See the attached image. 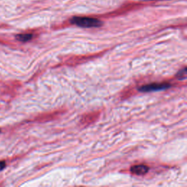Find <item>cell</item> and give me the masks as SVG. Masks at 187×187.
Segmentation results:
<instances>
[{
    "label": "cell",
    "instance_id": "cell-1",
    "mask_svg": "<svg viewBox=\"0 0 187 187\" xmlns=\"http://www.w3.org/2000/svg\"><path fill=\"white\" fill-rule=\"evenodd\" d=\"M72 24L83 28H93L100 27L103 25V22L100 20L89 17H73L70 20Z\"/></svg>",
    "mask_w": 187,
    "mask_h": 187
},
{
    "label": "cell",
    "instance_id": "cell-2",
    "mask_svg": "<svg viewBox=\"0 0 187 187\" xmlns=\"http://www.w3.org/2000/svg\"><path fill=\"white\" fill-rule=\"evenodd\" d=\"M170 86V85L168 84H151L141 86L138 89V90L141 92H151V91L167 89Z\"/></svg>",
    "mask_w": 187,
    "mask_h": 187
},
{
    "label": "cell",
    "instance_id": "cell-3",
    "mask_svg": "<svg viewBox=\"0 0 187 187\" xmlns=\"http://www.w3.org/2000/svg\"><path fill=\"white\" fill-rule=\"evenodd\" d=\"M148 166L145 165V164H139V165H135L131 167V172L133 174L138 175V176H143V175L146 174L148 172Z\"/></svg>",
    "mask_w": 187,
    "mask_h": 187
},
{
    "label": "cell",
    "instance_id": "cell-4",
    "mask_svg": "<svg viewBox=\"0 0 187 187\" xmlns=\"http://www.w3.org/2000/svg\"><path fill=\"white\" fill-rule=\"evenodd\" d=\"M33 35L32 34H21L16 36V39L20 42H28L32 39Z\"/></svg>",
    "mask_w": 187,
    "mask_h": 187
},
{
    "label": "cell",
    "instance_id": "cell-5",
    "mask_svg": "<svg viewBox=\"0 0 187 187\" xmlns=\"http://www.w3.org/2000/svg\"><path fill=\"white\" fill-rule=\"evenodd\" d=\"M186 68H184L183 70H181L177 74V78L179 80L185 79L186 78Z\"/></svg>",
    "mask_w": 187,
    "mask_h": 187
},
{
    "label": "cell",
    "instance_id": "cell-6",
    "mask_svg": "<svg viewBox=\"0 0 187 187\" xmlns=\"http://www.w3.org/2000/svg\"><path fill=\"white\" fill-rule=\"evenodd\" d=\"M6 167V164H5V162H0V171H2V170L5 169V167Z\"/></svg>",
    "mask_w": 187,
    "mask_h": 187
}]
</instances>
